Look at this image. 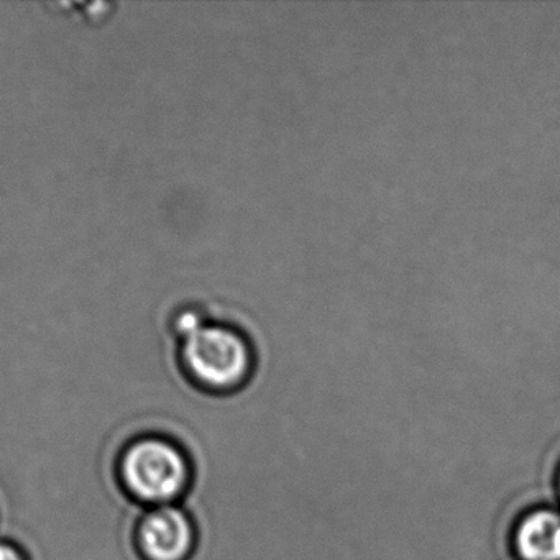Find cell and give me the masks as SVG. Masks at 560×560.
<instances>
[{"label": "cell", "instance_id": "1", "mask_svg": "<svg viewBox=\"0 0 560 560\" xmlns=\"http://www.w3.org/2000/svg\"><path fill=\"white\" fill-rule=\"evenodd\" d=\"M172 327L179 337L183 370L198 385L225 389L247 378L254 352L244 330L209 319L199 306L182 307Z\"/></svg>", "mask_w": 560, "mask_h": 560}, {"label": "cell", "instance_id": "2", "mask_svg": "<svg viewBox=\"0 0 560 560\" xmlns=\"http://www.w3.org/2000/svg\"><path fill=\"white\" fill-rule=\"evenodd\" d=\"M120 477L137 500L163 506L185 490L188 462L182 448L165 439H140L124 452Z\"/></svg>", "mask_w": 560, "mask_h": 560}, {"label": "cell", "instance_id": "3", "mask_svg": "<svg viewBox=\"0 0 560 560\" xmlns=\"http://www.w3.org/2000/svg\"><path fill=\"white\" fill-rule=\"evenodd\" d=\"M137 539L147 560H185L195 544V527L185 511L163 504L143 516Z\"/></svg>", "mask_w": 560, "mask_h": 560}, {"label": "cell", "instance_id": "4", "mask_svg": "<svg viewBox=\"0 0 560 560\" xmlns=\"http://www.w3.org/2000/svg\"><path fill=\"white\" fill-rule=\"evenodd\" d=\"M517 547L526 560H560V513L529 514L517 530Z\"/></svg>", "mask_w": 560, "mask_h": 560}, {"label": "cell", "instance_id": "5", "mask_svg": "<svg viewBox=\"0 0 560 560\" xmlns=\"http://www.w3.org/2000/svg\"><path fill=\"white\" fill-rule=\"evenodd\" d=\"M0 560H25L24 553L9 542H0Z\"/></svg>", "mask_w": 560, "mask_h": 560}]
</instances>
